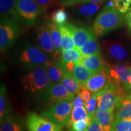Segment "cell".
<instances>
[{
	"label": "cell",
	"instance_id": "5",
	"mask_svg": "<svg viewBox=\"0 0 131 131\" xmlns=\"http://www.w3.org/2000/svg\"><path fill=\"white\" fill-rule=\"evenodd\" d=\"M98 98V107L103 110L114 112L126 96V92L114 83L107 89L96 94Z\"/></svg>",
	"mask_w": 131,
	"mask_h": 131
},
{
	"label": "cell",
	"instance_id": "20",
	"mask_svg": "<svg viewBox=\"0 0 131 131\" xmlns=\"http://www.w3.org/2000/svg\"><path fill=\"white\" fill-rule=\"evenodd\" d=\"M94 117L101 124L104 131H111L115 122L114 112L103 110L98 107Z\"/></svg>",
	"mask_w": 131,
	"mask_h": 131
},
{
	"label": "cell",
	"instance_id": "35",
	"mask_svg": "<svg viewBox=\"0 0 131 131\" xmlns=\"http://www.w3.org/2000/svg\"><path fill=\"white\" fill-rule=\"evenodd\" d=\"M78 94L81 96L82 99L84 100L86 103H88L90 100V99L92 97V93L89 89H87L85 86L81 88Z\"/></svg>",
	"mask_w": 131,
	"mask_h": 131
},
{
	"label": "cell",
	"instance_id": "17",
	"mask_svg": "<svg viewBox=\"0 0 131 131\" xmlns=\"http://www.w3.org/2000/svg\"><path fill=\"white\" fill-rule=\"evenodd\" d=\"M47 75L52 83H60L66 71L63 68L61 62L60 60L52 61L45 64Z\"/></svg>",
	"mask_w": 131,
	"mask_h": 131
},
{
	"label": "cell",
	"instance_id": "6",
	"mask_svg": "<svg viewBox=\"0 0 131 131\" xmlns=\"http://www.w3.org/2000/svg\"><path fill=\"white\" fill-rule=\"evenodd\" d=\"M20 22L14 18H1L0 49L4 52L12 46L22 33Z\"/></svg>",
	"mask_w": 131,
	"mask_h": 131
},
{
	"label": "cell",
	"instance_id": "39",
	"mask_svg": "<svg viewBox=\"0 0 131 131\" xmlns=\"http://www.w3.org/2000/svg\"><path fill=\"white\" fill-rule=\"evenodd\" d=\"M126 23L128 27L129 32L131 34V7L129 9V10L125 14Z\"/></svg>",
	"mask_w": 131,
	"mask_h": 131
},
{
	"label": "cell",
	"instance_id": "29",
	"mask_svg": "<svg viewBox=\"0 0 131 131\" xmlns=\"http://www.w3.org/2000/svg\"><path fill=\"white\" fill-rule=\"evenodd\" d=\"M92 118L88 114L86 107H77L73 108L72 111L70 119L68 125V128L69 129L71 126V124L77 121L80 119H86V120L91 121Z\"/></svg>",
	"mask_w": 131,
	"mask_h": 131
},
{
	"label": "cell",
	"instance_id": "21",
	"mask_svg": "<svg viewBox=\"0 0 131 131\" xmlns=\"http://www.w3.org/2000/svg\"><path fill=\"white\" fill-rule=\"evenodd\" d=\"M61 33L62 52L75 48L72 24L67 23L63 25L58 26Z\"/></svg>",
	"mask_w": 131,
	"mask_h": 131
},
{
	"label": "cell",
	"instance_id": "11",
	"mask_svg": "<svg viewBox=\"0 0 131 131\" xmlns=\"http://www.w3.org/2000/svg\"><path fill=\"white\" fill-rule=\"evenodd\" d=\"M44 103L51 106L59 101L66 100H73L75 95L68 91L61 83H52L41 95Z\"/></svg>",
	"mask_w": 131,
	"mask_h": 131
},
{
	"label": "cell",
	"instance_id": "8",
	"mask_svg": "<svg viewBox=\"0 0 131 131\" xmlns=\"http://www.w3.org/2000/svg\"><path fill=\"white\" fill-rule=\"evenodd\" d=\"M102 46L108 58L116 63H127L131 58L129 46L120 40H107L102 41Z\"/></svg>",
	"mask_w": 131,
	"mask_h": 131
},
{
	"label": "cell",
	"instance_id": "18",
	"mask_svg": "<svg viewBox=\"0 0 131 131\" xmlns=\"http://www.w3.org/2000/svg\"><path fill=\"white\" fill-rule=\"evenodd\" d=\"M80 63L94 73L104 70L108 64L101 55L84 56Z\"/></svg>",
	"mask_w": 131,
	"mask_h": 131
},
{
	"label": "cell",
	"instance_id": "24",
	"mask_svg": "<svg viewBox=\"0 0 131 131\" xmlns=\"http://www.w3.org/2000/svg\"><path fill=\"white\" fill-rule=\"evenodd\" d=\"M94 73L81 63L77 62L75 64L71 74L80 83L84 86L88 80Z\"/></svg>",
	"mask_w": 131,
	"mask_h": 131
},
{
	"label": "cell",
	"instance_id": "33",
	"mask_svg": "<svg viewBox=\"0 0 131 131\" xmlns=\"http://www.w3.org/2000/svg\"><path fill=\"white\" fill-rule=\"evenodd\" d=\"M112 6L123 14L126 13L130 9L131 0H111Z\"/></svg>",
	"mask_w": 131,
	"mask_h": 131
},
{
	"label": "cell",
	"instance_id": "38",
	"mask_svg": "<svg viewBox=\"0 0 131 131\" xmlns=\"http://www.w3.org/2000/svg\"><path fill=\"white\" fill-rule=\"evenodd\" d=\"M76 96L73 99V108L77 107H85L86 103L82 99L79 95H76Z\"/></svg>",
	"mask_w": 131,
	"mask_h": 131
},
{
	"label": "cell",
	"instance_id": "27",
	"mask_svg": "<svg viewBox=\"0 0 131 131\" xmlns=\"http://www.w3.org/2000/svg\"><path fill=\"white\" fill-rule=\"evenodd\" d=\"M115 119H131V97L127 95L117 109Z\"/></svg>",
	"mask_w": 131,
	"mask_h": 131
},
{
	"label": "cell",
	"instance_id": "16",
	"mask_svg": "<svg viewBox=\"0 0 131 131\" xmlns=\"http://www.w3.org/2000/svg\"><path fill=\"white\" fill-rule=\"evenodd\" d=\"M73 41L75 48L78 50L94 36L95 32L92 28L89 27H77L72 24Z\"/></svg>",
	"mask_w": 131,
	"mask_h": 131
},
{
	"label": "cell",
	"instance_id": "19",
	"mask_svg": "<svg viewBox=\"0 0 131 131\" xmlns=\"http://www.w3.org/2000/svg\"><path fill=\"white\" fill-rule=\"evenodd\" d=\"M50 37L53 43L55 53V60H58L62 53L61 33L58 26L52 22L51 20H47Z\"/></svg>",
	"mask_w": 131,
	"mask_h": 131
},
{
	"label": "cell",
	"instance_id": "37",
	"mask_svg": "<svg viewBox=\"0 0 131 131\" xmlns=\"http://www.w3.org/2000/svg\"><path fill=\"white\" fill-rule=\"evenodd\" d=\"M81 0H60V4L64 7H72L80 4Z\"/></svg>",
	"mask_w": 131,
	"mask_h": 131
},
{
	"label": "cell",
	"instance_id": "36",
	"mask_svg": "<svg viewBox=\"0 0 131 131\" xmlns=\"http://www.w3.org/2000/svg\"><path fill=\"white\" fill-rule=\"evenodd\" d=\"M87 131H104L103 127L98 123L96 119L94 117L92 119L91 123L88 127Z\"/></svg>",
	"mask_w": 131,
	"mask_h": 131
},
{
	"label": "cell",
	"instance_id": "41",
	"mask_svg": "<svg viewBox=\"0 0 131 131\" xmlns=\"http://www.w3.org/2000/svg\"><path fill=\"white\" fill-rule=\"evenodd\" d=\"M84 131H87V130H84Z\"/></svg>",
	"mask_w": 131,
	"mask_h": 131
},
{
	"label": "cell",
	"instance_id": "22",
	"mask_svg": "<svg viewBox=\"0 0 131 131\" xmlns=\"http://www.w3.org/2000/svg\"><path fill=\"white\" fill-rule=\"evenodd\" d=\"M1 18H14L19 20L16 0H0Z\"/></svg>",
	"mask_w": 131,
	"mask_h": 131
},
{
	"label": "cell",
	"instance_id": "30",
	"mask_svg": "<svg viewBox=\"0 0 131 131\" xmlns=\"http://www.w3.org/2000/svg\"><path fill=\"white\" fill-rule=\"evenodd\" d=\"M68 18V14L63 8L55 10L51 14V21L58 26L66 24Z\"/></svg>",
	"mask_w": 131,
	"mask_h": 131
},
{
	"label": "cell",
	"instance_id": "10",
	"mask_svg": "<svg viewBox=\"0 0 131 131\" xmlns=\"http://www.w3.org/2000/svg\"><path fill=\"white\" fill-rule=\"evenodd\" d=\"M25 123L27 131H64V126L54 123L34 112H27Z\"/></svg>",
	"mask_w": 131,
	"mask_h": 131
},
{
	"label": "cell",
	"instance_id": "34",
	"mask_svg": "<svg viewBox=\"0 0 131 131\" xmlns=\"http://www.w3.org/2000/svg\"><path fill=\"white\" fill-rule=\"evenodd\" d=\"M35 1L45 12L47 10L57 7L60 4V0H35Z\"/></svg>",
	"mask_w": 131,
	"mask_h": 131
},
{
	"label": "cell",
	"instance_id": "3",
	"mask_svg": "<svg viewBox=\"0 0 131 131\" xmlns=\"http://www.w3.org/2000/svg\"><path fill=\"white\" fill-rule=\"evenodd\" d=\"M16 61L26 68L45 64L50 58L40 47L26 43L19 49L16 54Z\"/></svg>",
	"mask_w": 131,
	"mask_h": 131
},
{
	"label": "cell",
	"instance_id": "4",
	"mask_svg": "<svg viewBox=\"0 0 131 131\" xmlns=\"http://www.w3.org/2000/svg\"><path fill=\"white\" fill-rule=\"evenodd\" d=\"M73 108V100H66L50 106L41 113V115L54 123L67 127Z\"/></svg>",
	"mask_w": 131,
	"mask_h": 131
},
{
	"label": "cell",
	"instance_id": "1",
	"mask_svg": "<svg viewBox=\"0 0 131 131\" xmlns=\"http://www.w3.org/2000/svg\"><path fill=\"white\" fill-rule=\"evenodd\" d=\"M126 23L125 15L113 6H106L98 13L93 23L92 29L97 37L120 28Z\"/></svg>",
	"mask_w": 131,
	"mask_h": 131
},
{
	"label": "cell",
	"instance_id": "13",
	"mask_svg": "<svg viewBox=\"0 0 131 131\" xmlns=\"http://www.w3.org/2000/svg\"><path fill=\"white\" fill-rule=\"evenodd\" d=\"M112 80L105 69L94 73L85 84V87L93 94H98L110 86Z\"/></svg>",
	"mask_w": 131,
	"mask_h": 131
},
{
	"label": "cell",
	"instance_id": "32",
	"mask_svg": "<svg viewBox=\"0 0 131 131\" xmlns=\"http://www.w3.org/2000/svg\"><path fill=\"white\" fill-rule=\"evenodd\" d=\"M85 107H86L90 117L93 118L98 108V98L96 94L92 93L91 98L88 103H86Z\"/></svg>",
	"mask_w": 131,
	"mask_h": 131
},
{
	"label": "cell",
	"instance_id": "26",
	"mask_svg": "<svg viewBox=\"0 0 131 131\" xmlns=\"http://www.w3.org/2000/svg\"><path fill=\"white\" fill-rule=\"evenodd\" d=\"M10 114H11V108L7 92L4 84L1 83L0 88V120Z\"/></svg>",
	"mask_w": 131,
	"mask_h": 131
},
{
	"label": "cell",
	"instance_id": "25",
	"mask_svg": "<svg viewBox=\"0 0 131 131\" xmlns=\"http://www.w3.org/2000/svg\"><path fill=\"white\" fill-rule=\"evenodd\" d=\"M60 83L73 95H77L84 85L80 83L69 72H66Z\"/></svg>",
	"mask_w": 131,
	"mask_h": 131
},
{
	"label": "cell",
	"instance_id": "9",
	"mask_svg": "<svg viewBox=\"0 0 131 131\" xmlns=\"http://www.w3.org/2000/svg\"><path fill=\"white\" fill-rule=\"evenodd\" d=\"M114 84L127 93L131 91V66L118 64H107L104 68Z\"/></svg>",
	"mask_w": 131,
	"mask_h": 131
},
{
	"label": "cell",
	"instance_id": "14",
	"mask_svg": "<svg viewBox=\"0 0 131 131\" xmlns=\"http://www.w3.org/2000/svg\"><path fill=\"white\" fill-rule=\"evenodd\" d=\"M1 122V131H26L25 120L19 115L12 113L4 117Z\"/></svg>",
	"mask_w": 131,
	"mask_h": 131
},
{
	"label": "cell",
	"instance_id": "2",
	"mask_svg": "<svg viewBox=\"0 0 131 131\" xmlns=\"http://www.w3.org/2000/svg\"><path fill=\"white\" fill-rule=\"evenodd\" d=\"M22 78L23 89L35 95L41 96L52 83L47 75L45 64L27 68Z\"/></svg>",
	"mask_w": 131,
	"mask_h": 131
},
{
	"label": "cell",
	"instance_id": "12",
	"mask_svg": "<svg viewBox=\"0 0 131 131\" xmlns=\"http://www.w3.org/2000/svg\"><path fill=\"white\" fill-rule=\"evenodd\" d=\"M37 39L39 46L50 58H55V53L50 37L47 21H42L36 29Z\"/></svg>",
	"mask_w": 131,
	"mask_h": 131
},
{
	"label": "cell",
	"instance_id": "31",
	"mask_svg": "<svg viewBox=\"0 0 131 131\" xmlns=\"http://www.w3.org/2000/svg\"><path fill=\"white\" fill-rule=\"evenodd\" d=\"M111 131H131V119H115Z\"/></svg>",
	"mask_w": 131,
	"mask_h": 131
},
{
	"label": "cell",
	"instance_id": "23",
	"mask_svg": "<svg viewBox=\"0 0 131 131\" xmlns=\"http://www.w3.org/2000/svg\"><path fill=\"white\" fill-rule=\"evenodd\" d=\"M95 34L84 45L81 47L79 51L84 56L91 55H101V47Z\"/></svg>",
	"mask_w": 131,
	"mask_h": 131
},
{
	"label": "cell",
	"instance_id": "28",
	"mask_svg": "<svg viewBox=\"0 0 131 131\" xmlns=\"http://www.w3.org/2000/svg\"><path fill=\"white\" fill-rule=\"evenodd\" d=\"M83 55L81 53L77 48H73L69 50L63 51L60 58L58 60L63 63H69V62H80L83 58Z\"/></svg>",
	"mask_w": 131,
	"mask_h": 131
},
{
	"label": "cell",
	"instance_id": "15",
	"mask_svg": "<svg viewBox=\"0 0 131 131\" xmlns=\"http://www.w3.org/2000/svg\"><path fill=\"white\" fill-rule=\"evenodd\" d=\"M82 4L75 9V14L80 18L84 20H91L104 4V1L89 2Z\"/></svg>",
	"mask_w": 131,
	"mask_h": 131
},
{
	"label": "cell",
	"instance_id": "7",
	"mask_svg": "<svg viewBox=\"0 0 131 131\" xmlns=\"http://www.w3.org/2000/svg\"><path fill=\"white\" fill-rule=\"evenodd\" d=\"M16 6L20 23L25 27H32L39 16L45 14L35 0H16Z\"/></svg>",
	"mask_w": 131,
	"mask_h": 131
},
{
	"label": "cell",
	"instance_id": "40",
	"mask_svg": "<svg viewBox=\"0 0 131 131\" xmlns=\"http://www.w3.org/2000/svg\"><path fill=\"white\" fill-rule=\"evenodd\" d=\"M105 0H81L80 4L89 2H98V1H104Z\"/></svg>",
	"mask_w": 131,
	"mask_h": 131
}]
</instances>
